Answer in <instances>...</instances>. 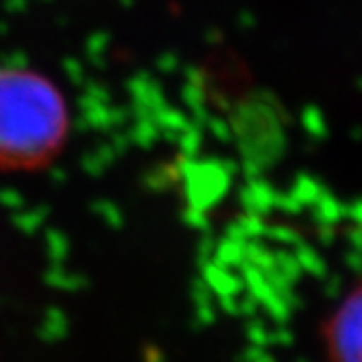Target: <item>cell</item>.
Listing matches in <instances>:
<instances>
[{
	"mask_svg": "<svg viewBox=\"0 0 362 362\" xmlns=\"http://www.w3.org/2000/svg\"><path fill=\"white\" fill-rule=\"evenodd\" d=\"M321 343L327 362H362V279L323 319Z\"/></svg>",
	"mask_w": 362,
	"mask_h": 362,
	"instance_id": "obj_2",
	"label": "cell"
},
{
	"mask_svg": "<svg viewBox=\"0 0 362 362\" xmlns=\"http://www.w3.org/2000/svg\"><path fill=\"white\" fill-rule=\"evenodd\" d=\"M66 129V105L53 83L31 70H0V166L29 170L46 164Z\"/></svg>",
	"mask_w": 362,
	"mask_h": 362,
	"instance_id": "obj_1",
	"label": "cell"
}]
</instances>
